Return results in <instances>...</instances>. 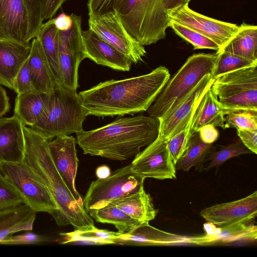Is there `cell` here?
I'll return each instance as SVG.
<instances>
[{
	"label": "cell",
	"instance_id": "obj_1",
	"mask_svg": "<svg viewBox=\"0 0 257 257\" xmlns=\"http://www.w3.org/2000/svg\"><path fill=\"white\" fill-rule=\"evenodd\" d=\"M170 77L168 69L160 66L139 76L100 82L78 94L88 115H134L148 109Z\"/></svg>",
	"mask_w": 257,
	"mask_h": 257
},
{
	"label": "cell",
	"instance_id": "obj_2",
	"mask_svg": "<svg viewBox=\"0 0 257 257\" xmlns=\"http://www.w3.org/2000/svg\"><path fill=\"white\" fill-rule=\"evenodd\" d=\"M159 118L142 114L116 118L100 127L77 133V144L84 154L124 161L140 152L158 137Z\"/></svg>",
	"mask_w": 257,
	"mask_h": 257
},
{
	"label": "cell",
	"instance_id": "obj_3",
	"mask_svg": "<svg viewBox=\"0 0 257 257\" xmlns=\"http://www.w3.org/2000/svg\"><path fill=\"white\" fill-rule=\"evenodd\" d=\"M24 147L22 162L47 188L58 207L55 220L59 226L70 225L74 230L95 227L83 204L75 199L53 162L49 140L38 131L23 127Z\"/></svg>",
	"mask_w": 257,
	"mask_h": 257
},
{
	"label": "cell",
	"instance_id": "obj_4",
	"mask_svg": "<svg viewBox=\"0 0 257 257\" xmlns=\"http://www.w3.org/2000/svg\"><path fill=\"white\" fill-rule=\"evenodd\" d=\"M192 0H121L115 10L128 33L143 46L165 38L169 14Z\"/></svg>",
	"mask_w": 257,
	"mask_h": 257
},
{
	"label": "cell",
	"instance_id": "obj_5",
	"mask_svg": "<svg viewBox=\"0 0 257 257\" xmlns=\"http://www.w3.org/2000/svg\"><path fill=\"white\" fill-rule=\"evenodd\" d=\"M217 54L198 53L188 58L172 78H170L147 110L149 116L159 118L190 91L215 68Z\"/></svg>",
	"mask_w": 257,
	"mask_h": 257
},
{
	"label": "cell",
	"instance_id": "obj_6",
	"mask_svg": "<svg viewBox=\"0 0 257 257\" xmlns=\"http://www.w3.org/2000/svg\"><path fill=\"white\" fill-rule=\"evenodd\" d=\"M88 115L76 90L62 86L55 89L46 117L31 127L51 141L58 136L81 131Z\"/></svg>",
	"mask_w": 257,
	"mask_h": 257
},
{
	"label": "cell",
	"instance_id": "obj_7",
	"mask_svg": "<svg viewBox=\"0 0 257 257\" xmlns=\"http://www.w3.org/2000/svg\"><path fill=\"white\" fill-rule=\"evenodd\" d=\"M210 88L225 115L237 110L257 111V65L224 74L213 81Z\"/></svg>",
	"mask_w": 257,
	"mask_h": 257
},
{
	"label": "cell",
	"instance_id": "obj_8",
	"mask_svg": "<svg viewBox=\"0 0 257 257\" xmlns=\"http://www.w3.org/2000/svg\"><path fill=\"white\" fill-rule=\"evenodd\" d=\"M145 178L133 171L131 165L117 169L104 179L92 181L83 198L87 212L102 208L113 200L138 191Z\"/></svg>",
	"mask_w": 257,
	"mask_h": 257
},
{
	"label": "cell",
	"instance_id": "obj_9",
	"mask_svg": "<svg viewBox=\"0 0 257 257\" xmlns=\"http://www.w3.org/2000/svg\"><path fill=\"white\" fill-rule=\"evenodd\" d=\"M0 173L18 190L25 204L36 212H47L56 219L58 209L52 195L22 161L0 162Z\"/></svg>",
	"mask_w": 257,
	"mask_h": 257
},
{
	"label": "cell",
	"instance_id": "obj_10",
	"mask_svg": "<svg viewBox=\"0 0 257 257\" xmlns=\"http://www.w3.org/2000/svg\"><path fill=\"white\" fill-rule=\"evenodd\" d=\"M89 29L133 63L143 61L146 51L144 46L133 38L123 26L115 10L89 17Z\"/></svg>",
	"mask_w": 257,
	"mask_h": 257
},
{
	"label": "cell",
	"instance_id": "obj_11",
	"mask_svg": "<svg viewBox=\"0 0 257 257\" xmlns=\"http://www.w3.org/2000/svg\"><path fill=\"white\" fill-rule=\"evenodd\" d=\"M213 81L211 74L206 75L190 91L159 118L158 137L167 141L187 125L193 118L197 104Z\"/></svg>",
	"mask_w": 257,
	"mask_h": 257
},
{
	"label": "cell",
	"instance_id": "obj_12",
	"mask_svg": "<svg viewBox=\"0 0 257 257\" xmlns=\"http://www.w3.org/2000/svg\"><path fill=\"white\" fill-rule=\"evenodd\" d=\"M133 172L145 179H176V170L168 149L167 142L156 139L137 154L130 164Z\"/></svg>",
	"mask_w": 257,
	"mask_h": 257
},
{
	"label": "cell",
	"instance_id": "obj_13",
	"mask_svg": "<svg viewBox=\"0 0 257 257\" xmlns=\"http://www.w3.org/2000/svg\"><path fill=\"white\" fill-rule=\"evenodd\" d=\"M170 21L190 28L214 41L222 48L237 32L235 24L210 18L184 6L171 12Z\"/></svg>",
	"mask_w": 257,
	"mask_h": 257
},
{
	"label": "cell",
	"instance_id": "obj_14",
	"mask_svg": "<svg viewBox=\"0 0 257 257\" xmlns=\"http://www.w3.org/2000/svg\"><path fill=\"white\" fill-rule=\"evenodd\" d=\"M200 214L207 222L220 228L250 222L257 215V192L237 200L205 208Z\"/></svg>",
	"mask_w": 257,
	"mask_h": 257
},
{
	"label": "cell",
	"instance_id": "obj_15",
	"mask_svg": "<svg viewBox=\"0 0 257 257\" xmlns=\"http://www.w3.org/2000/svg\"><path fill=\"white\" fill-rule=\"evenodd\" d=\"M76 144L73 136L63 135L49 141V149L55 166L67 187L76 200L83 204V198L75 186L79 163Z\"/></svg>",
	"mask_w": 257,
	"mask_h": 257
},
{
	"label": "cell",
	"instance_id": "obj_16",
	"mask_svg": "<svg viewBox=\"0 0 257 257\" xmlns=\"http://www.w3.org/2000/svg\"><path fill=\"white\" fill-rule=\"evenodd\" d=\"M85 58L117 71H130L133 61L88 29L82 31Z\"/></svg>",
	"mask_w": 257,
	"mask_h": 257
},
{
	"label": "cell",
	"instance_id": "obj_17",
	"mask_svg": "<svg viewBox=\"0 0 257 257\" xmlns=\"http://www.w3.org/2000/svg\"><path fill=\"white\" fill-rule=\"evenodd\" d=\"M29 26L23 0H0V39L28 42Z\"/></svg>",
	"mask_w": 257,
	"mask_h": 257
},
{
	"label": "cell",
	"instance_id": "obj_18",
	"mask_svg": "<svg viewBox=\"0 0 257 257\" xmlns=\"http://www.w3.org/2000/svg\"><path fill=\"white\" fill-rule=\"evenodd\" d=\"M182 243L197 244V238H187L160 230L149 223L140 224L114 240L115 244L149 246Z\"/></svg>",
	"mask_w": 257,
	"mask_h": 257
},
{
	"label": "cell",
	"instance_id": "obj_19",
	"mask_svg": "<svg viewBox=\"0 0 257 257\" xmlns=\"http://www.w3.org/2000/svg\"><path fill=\"white\" fill-rule=\"evenodd\" d=\"M31 49L30 42L0 39V85L13 89L15 79Z\"/></svg>",
	"mask_w": 257,
	"mask_h": 257
},
{
	"label": "cell",
	"instance_id": "obj_20",
	"mask_svg": "<svg viewBox=\"0 0 257 257\" xmlns=\"http://www.w3.org/2000/svg\"><path fill=\"white\" fill-rule=\"evenodd\" d=\"M24 126L15 115L0 117V162H22L24 147Z\"/></svg>",
	"mask_w": 257,
	"mask_h": 257
},
{
	"label": "cell",
	"instance_id": "obj_21",
	"mask_svg": "<svg viewBox=\"0 0 257 257\" xmlns=\"http://www.w3.org/2000/svg\"><path fill=\"white\" fill-rule=\"evenodd\" d=\"M27 61L33 85L39 93L52 94L57 87L38 37L32 39Z\"/></svg>",
	"mask_w": 257,
	"mask_h": 257
},
{
	"label": "cell",
	"instance_id": "obj_22",
	"mask_svg": "<svg viewBox=\"0 0 257 257\" xmlns=\"http://www.w3.org/2000/svg\"><path fill=\"white\" fill-rule=\"evenodd\" d=\"M52 94L29 93L17 94L15 99L14 115L24 126L32 127L42 121L49 111Z\"/></svg>",
	"mask_w": 257,
	"mask_h": 257
},
{
	"label": "cell",
	"instance_id": "obj_23",
	"mask_svg": "<svg viewBox=\"0 0 257 257\" xmlns=\"http://www.w3.org/2000/svg\"><path fill=\"white\" fill-rule=\"evenodd\" d=\"M109 204L119 208L142 224L149 223L158 212L154 207L152 198L145 191L144 185L137 192L115 199Z\"/></svg>",
	"mask_w": 257,
	"mask_h": 257
},
{
	"label": "cell",
	"instance_id": "obj_24",
	"mask_svg": "<svg viewBox=\"0 0 257 257\" xmlns=\"http://www.w3.org/2000/svg\"><path fill=\"white\" fill-rule=\"evenodd\" d=\"M36 212L26 204L0 210V240L22 231H32Z\"/></svg>",
	"mask_w": 257,
	"mask_h": 257
},
{
	"label": "cell",
	"instance_id": "obj_25",
	"mask_svg": "<svg viewBox=\"0 0 257 257\" xmlns=\"http://www.w3.org/2000/svg\"><path fill=\"white\" fill-rule=\"evenodd\" d=\"M224 114L218 98L210 87L197 104L193 114L191 133L198 132L206 124H211L224 129Z\"/></svg>",
	"mask_w": 257,
	"mask_h": 257
},
{
	"label": "cell",
	"instance_id": "obj_26",
	"mask_svg": "<svg viewBox=\"0 0 257 257\" xmlns=\"http://www.w3.org/2000/svg\"><path fill=\"white\" fill-rule=\"evenodd\" d=\"M53 73L57 87L63 86L59 62V30L54 18L42 24L37 36Z\"/></svg>",
	"mask_w": 257,
	"mask_h": 257
},
{
	"label": "cell",
	"instance_id": "obj_27",
	"mask_svg": "<svg viewBox=\"0 0 257 257\" xmlns=\"http://www.w3.org/2000/svg\"><path fill=\"white\" fill-rule=\"evenodd\" d=\"M218 51L257 61V27L242 23L237 32Z\"/></svg>",
	"mask_w": 257,
	"mask_h": 257
},
{
	"label": "cell",
	"instance_id": "obj_28",
	"mask_svg": "<svg viewBox=\"0 0 257 257\" xmlns=\"http://www.w3.org/2000/svg\"><path fill=\"white\" fill-rule=\"evenodd\" d=\"M120 233L101 229L95 226L83 229L74 230V231L61 233L62 237L60 239L61 244H82L90 245H106L114 243V239Z\"/></svg>",
	"mask_w": 257,
	"mask_h": 257
},
{
	"label": "cell",
	"instance_id": "obj_29",
	"mask_svg": "<svg viewBox=\"0 0 257 257\" xmlns=\"http://www.w3.org/2000/svg\"><path fill=\"white\" fill-rule=\"evenodd\" d=\"M212 147L213 144L202 142L198 133H195L191 136L186 150L176 163V170L188 171L193 167L201 170Z\"/></svg>",
	"mask_w": 257,
	"mask_h": 257
},
{
	"label": "cell",
	"instance_id": "obj_30",
	"mask_svg": "<svg viewBox=\"0 0 257 257\" xmlns=\"http://www.w3.org/2000/svg\"><path fill=\"white\" fill-rule=\"evenodd\" d=\"M88 213L97 222L113 225L120 233L127 232L136 226L142 224L111 204L99 209L91 210Z\"/></svg>",
	"mask_w": 257,
	"mask_h": 257
},
{
	"label": "cell",
	"instance_id": "obj_31",
	"mask_svg": "<svg viewBox=\"0 0 257 257\" xmlns=\"http://www.w3.org/2000/svg\"><path fill=\"white\" fill-rule=\"evenodd\" d=\"M250 222L239 223L220 228L216 234L205 236V242H229L236 240H252L256 239V226L250 224Z\"/></svg>",
	"mask_w": 257,
	"mask_h": 257
},
{
	"label": "cell",
	"instance_id": "obj_32",
	"mask_svg": "<svg viewBox=\"0 0 257 257\" xmlns=\"http://www.w3.org/2000/svg\"><path fill=\"white\" fill-rule=\"evenodd\" d=\"M251 153L239 139L231 144L220 146L217 149H213L212 147L205 161H209L208 165L204 169L209 170L214 167L218 168L231 158Z\"/></svg>",
	"mask_w": 257,
	"mask_h": 257
},
{
	"label": "cell",
	"instance_id": "obj_33",
	"mask_svg": "<svg viewBox=\"0 0 257 257\" xmlns=\"http://www.w3.org/2000/svg\"><path fill=\"white\" fill-rule=\"evenodd\" d=\"M216 65L211 76L214 80L216 78L227 73L253 65H257V61L235 55L223 51H218Z\"/></svg>",
	"mask_w": 257,
	"mask_h": 257
},
{
	"label": "cell",
	"instance_id": "obj_34",
	"mask_svg": "<svg viewBox=\"0 0 257 257\" xmlns=\"http://www.w3.org/2000/svg\"><path fill=\"white\" fill-rule=\"evenodd\" d=\"M169 27L178 36L191 44L194 50L208 49L217 51L220 49L214 41L188 27L171 21Z\"/></svg>",
	"mask_w": 257,
	"mask_h": 257
},
{
	"label": "cell",
	"instance_id": "obj_35",
	"mask_svg": "<svg viewBox=\"0 0 257 257\" xmlns=\"http://www.w3.org/2000/svg\"><path fill=\"white\" fill-rule=\"evenodd\" d=\"M257 130V111L237 110L224 116V129Z\"/></svg>",
	"mask_w": 257,
	"mask_h": 257
},
{
	"label": "cell",
	"instance_id": "obj_36",
	"mask_svg": "<svg viewBox=\"0 0 257 257\" xmlns=\"http://www.w3.org/2000/svg\"><path fill=\"white\" fill-rule=\"evenodd\" d=\"M192 119L184 129L166 141L174 165L186 150L193 135L191 133Z\"/></svg>",
	"mask_w": 257,
	"mask_h": 257
},
{
	"label": "cell",
	"instance_id": "obj_37",
	"mask_svg": "<svg viewBox=\"0 0 257 257\" xmlns=\"http://www.w3.org/2000/svg\"><path fill=\"white\" fill-rule=\"evenodd\" d=\"M43 0H23L29 18V32L27 41L30 42L37 37L43 23L41 19V7Z\"/></svg>",
	"mask_w": 257,
	"mask_h": 257
},
{
	"label": "cell",
	"instance_id": "obj_38",
	"mask_svg": "<svg viewBox=\"0 0 257 257\" xmlns=\"http://www.w3.org/2000/svg\"><path fill=\"white\" fill-rule=\"evenodd\" d=\"M25 203L18 190L0 173V210Z\"/></svg>",
	"mask_w": 257,
	"mask_h": 257
},
{
	"label": "cell",
	"instance_id": "obj_39",
	"mask_svg": "<svg viewBox=\"0 0 257 257\" xmlns=\"http://www.w3.org/2000/svg\"><path fill=\"white\" fill-rule=\"evenodd\" d=\"M49 237L28 232L16 235H10L0 240V245L37 244L50 241Z\"/></svg>",
	"mask_w": 257,
	"mask_h": 257
},
{
	"label": "cell",
	"instance_id": "obj_40",
	"mask_svg": "<svg viewBox=\"0 0 257 257\" xmlns=\"http://www.w3.org/2000/svg\"><path fill=\"white\" fill-rule=\"evenodd\" d=\"M13 90L17 94L39 93L33 85L27 60L21 68L15 79Z\"/></svg>",
	"mask_w": 257,
	"mask_h": 257
},
{
	"label": "cell",
	"instance_id": "obj_41",
	"mask_svg": "<svg viewBox=\"0 0 257 257\" xmlns=\"http://www.w3.org/2000/svg\"><path fill=\"white\" fill-rule=\"evenodd\" d=\"M121 0H88L89 17H95L113 11Z\"/></svg>",
	"mask_w": 257,
	"mask_h": 257
},
{
	"label": "cell",
	"instance_id": "obj_42",
	"mask_svg": "<svg viewBox=\"0 0 257 257\" xmlns=\"http://www.w3.org/2000/svg\"><path fill=\"white\" fill-rule=\"evenodd\" d=\"M242 144L252 153L257 154V130H237Z\"/></svg>",
	"mask_w": 257,
	"mask_h": 257
},
{
	"label": "cell",
	"instance_id": "obj_43",
	"mask_svg": "<svg viewBox=\"0 0 257 257\" xmlns=\"http://www.w3.org/2000/svg\"><path fill=\"white\" fill-rule=\"evenodd\" d=\"M65 1L43 0L41 7V19L42 21L52 19Z\"/></svg>",
	"mask_w": 257,
	"mask_h": 257
},
{
	"label": "cell",
	"instance_id": "obj_44",
	"mask_svg": "<svg viewBox=\"0 0 257 257\" xmlns=\"http://www.w3.org/2000/svg\"><path fill=\"white\" fill-rule=\"evenodd\" d=\"M198 133L202 142L208 144H213L219 137L218 130L211 124L203 125L199 130Z\"/></svg>",
	"mask_w": 257,
	"mask_h": 257
},
{
	"label": "cell",
	"instance_id": "obj_45",
	"mask_svg": "<svg viewBox=\"0 0 257 257\" xmlns=\"http://www.w3.org/2000/svg\"><path fill=\"white\" fill-rule=\"evenodd\" d=\"M54 23L56 27L59 31H65L71 28L72 19L70 15L62 13L57 17L54 18Z\"/></svg>",
	"mask_w": 257,
	"mask_h": 257
},
{
	"label": "cell",
	"instance_id": "obj_46",
	"mask_svg": "<svg viewBox=\"0 0 257 257\" xmlns=\"http://www.w3.org/2000/svg\"><path fill=\"white\" fill-rule=\"evenodd\" d=\"M10 108L9 98L5 89L0 85V117L7 113Z\"/></svg>",
	"mask_w": 257,
	"mask_h": 257
},
{
	"label": "cell",
	"instance_id": "obj_47",
	"mask_svg": "<svg viewBox=\"0 0 257 257\" xmlns=\"http://www.w3.org/2000/svg\"><path fill=\"white\" fill-rule=\"evenodd\" d=\"M95 173L98 179H104L109 176L111 172L108 166L103 165L96 168Z\"/></svg>",
	"mask_w": 257,
	"mask_h": 257
},
{
	"label": "cell",
	"instance_id": "obj_48",
	"mask_svg": "<svg viewBox=\"0 0 257 257\" xmlns=\"http://www.w3.org/2000/svg\"><path fill=\"white\" fill-rule=\"evenodd\" d=\"M204 229L207 233L206 236H211L218 233L219 231L220 227H217L211 222H207L204 224Z\"/></svg>",
	"mask_w": 257,
	"mask_h": 257
}]
</instances>
